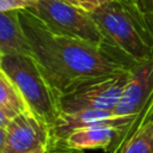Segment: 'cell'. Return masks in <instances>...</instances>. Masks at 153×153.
Wrapping results in <instances>:
<instances>
[{
  "instance_id": "obj_1",
  "label": "cell",
  "mask_w": 153,
  "mask_h": 153,
  "mask_svg": "<svg viewBox=\"0 0 153 153\" xmlns=\"http://www.w3.org/2000/svg\"><path fill=\"white\" fill-rule=\"evenodd\" d=\"M32 56L60 96L90 81L130 71L136 62L112 45L93 43L51 32L31 11L19 10Z\"/></svg>"
},
{
  "instance_id": "obj_2",
  "label": "cell",
  "mask_w": 153,
  "mask_h": 153,
  "mask_svg": "<svg viewBox=\"0 0 153 153\" xmlns=\"http://www.w3.org/2000/svg\"><path fill=\"white\" fill-rule=\"evenodd\" d=\"M104 41L139 63L153 57V36L146 16L127 0H112L91 13Z\"/></svg>"
},
{
  "instance_id": "obj_3",
  "label": "cell",
  "mask_w": 153,
  "mask_h": 153,
  "mask_svg": "<svg viewBox=\"0 0 153 153\" xmlns=\"http://www.w3.org/2000/svg\"><path fill=\"white\" fill-rule=\"evenodd\" d=\"M1 68L10 76L31 114L49 129L60 116V96L43 75L31 55L2 56Z\"/></svg>"
},
{
  "instance_id": "obj_4",
  "label": "cell",
  "mask_w": 153,
  "mask_h": 153,
  "mask_svg": "<svg viewBox=\"0 0 153 153\" xmlns=\"http://www.w3.org/2000/svg\"><path fill=\"white\" fill-rule=\"evenodd\" d=\"M27 10L56 35L93 43L105 42L91 13L62 0H37Z\"/></svg>"
},
{
  "instance_id": "obj_5",
  "label": "cell",
  "mask_w": 153,
  "mask_h": 153,
  "mask_svg": "<svg viewBox=\"0 0 153 153\" xmlns=\"http://www.w3.org/2000/svg\"><path fill=\"white\" fill-rule=\"evenodd\" d=\"M130 76V71L97 79L61 96L62 112L79 110H114Z\"/></svg>"
},
{
  "instance_id": "obj_6",
  "label": "cell",
  "mask_w": 153,
  "mask_h": 153,
  "mask_svg": "<svg viewBox=\"0 0 153 153\" xmlns=\"http://www.w3.org/2000/svg\"><path fill=\"white\" fill-rule=\"evenodd\" d=\"M152 93L153 57L136 63L130 69V76L112 111L117 116H133L136 121L145 110Z\"/></svg>"
},
{
  "instance_id": "obj_7",
  "label": "cell",
  "mask_w": 153,
  "mask_h": 153,
  "mask_svg": "<svg viewBox=\"0 0 153 153\" xmlns=\"http://www.w3.org/2000/svg\"><path fill=\"white\" fill-rule=\"evenodd\" d=\"M50 142V129L31 112L17 114L6 127L2 153H29Z\"/></svg>"
},
{
  "instance_id": "obj_8",
  "label": "cell",
  "mask_w": 153,
  "mask_h": 153,
  "mask_svg": "<svg viewBox=\"0 0 153 153\" xmlns=\"http://www.w3.org/2000/svg\"><path fill=\"white\" fill-rule=\"evenodd\" d=\"M134 121L135 117L133 116H117L111 110H79L61 112L54 126L50 128V142L47 153L75 129L97 124H111L121 128V131H123L130 127Z\"/></svg>"
},
{
  "instance_id": "obj_9",
  "label": "cell",
  "mask_w": 153,
  "mask_h": 153,
  "mask_svg": "<svg viewBox=\"0 0 153 153\" xmlns=\"http://www.w3.org/2000/svg\"><path fill=\"white\" fill-rule=\"evenodd\" d=\"M121 128L111 124H97L75 129L55 145L48 153H84L88 149H104L112 145Z\"/></svg>"
},
{
  "instance_id": "obj_10",
  "label": "cell",
  "mask_w": 153,
  "mask_h": 153,
  "mask_svg": "<svg viewBox=\"0 0 153 153\" xmlns=\"http://www.w3.org/2000/svg\"><path fill=\"white\" fill-rule=\"evenodd\" d=\"M0 53L7 55H31V47L24 32L19 10L0 12Z\"/></svg>"
},
{
  "instance_id": "obj_11",
  "label": "cell",
  "mask_w": 153,
  "mask_h": 153,
  "mask_svg": "<svg viewBox=\"0 0 153 153\" xmlns=\"http://www.w3.org/2000/svg\"><path fill=\"white\" fill-rule=\"evenodd\" d=\"M118 153H153V121L141 123Z\"/></svg>"
},
{
  "instance_id": "obj_12",
  "label": "cell",
  "mask_w": 153,
  "mask_h": 153,
  "mask_svg": "<svg viewBox=\"0 0 153 153\" xmlns=\"http://www.w3.org/2000/svg\"><path fill=\"white\" fill-rule=\"evenodd\" d=\"M0 108L13 111L16 114L30 112L14 84L0 66Z\"/></svg>"
},
{
  "instance_id": "obj_13",
  "label": "cell",
  "mask_w": 153,
  "mask_h": 153,
  "mask_svg": "<svg viewBox=\"0 0 153 153\" xmlns=\"http://www.w3.org/2000/svg\"><path fill=\"white\" fill-rule=\"evenodd\" d=\"M146 121H153V93H152V96H151V98H149V100H148L145 110L142 111V114L137 117V120L129 128H127L124 131H121V133L117 134L116 139L114 140L112 145L109 147V149L106 151V153H118L120 149H121V147L123 146V143L129 139V136L136 130V128L141 123H143Z\"/></svg>"
},
{
  "instance_id": "obj_14",
  "label": "cell",
  "mask_w": 153,
  "mask_h": 153,
  "mask_svg": "<svg viewBox=\"0 0 153 153\" xmlns=\"http://www.w3.org/2000/svg\"><path fill=\"white\" fill-rule=\"evenodd\" d=\"M74 7H78L87 13H92L96 10L100 8L102 6L106 5L108 2L112 1V0H62Z\"/></svg>"
},
{
  "instance_id": "obj_15",
  "label": "cell",
  "mask_w": 153,
  "mask_h": 153,
  "mask_svg": "<svg viewBox=\"0 0 153 153\" xmlns=\"http://www.w3.org/2000/svg\"><path fill=\"white\" fill-rule=\"evenodd\" d=\"M35 5L33 0H0V12L8 10H24Z\"/></svg>"
},
{
  "instance_id": "obj_16",
  "label": "cell",
  "mask_w": 153,
  "mask_h": 153,
  "mask_svg": "<svg viewBox=\"0 0 153 153\" xmlns=\"http://www.w3.org/2000/svg\"><path fill=\"white\" fill-rule=\"evenodd\" d=\"M145 16H153V0H127Z\"/></svg>"
},
{
  "instance_id": "obj_17",
  "label": "cell",
  "mask_w": 153,
  "mask_h": 153,
  "mask_svg": "<svg viewBox=\"0 0 153 153\" xmlns=\"http://www.w3.org/2000/svg\"><path fill=\"white\" fill-rule=\"evenodd\" d=\"M16 115L17 114L13 112V111H10V110H6L4 108H0V127L1 128H6Z\"/></svg>"
},
{
  "instance_id": "obj_18",
  "label": "cell",
  "mask_w": 153,
  "mask_h": 153,
  "mask_svg": "<svg viewBox=\"0 0 153 153\" xmlns=\"http://www.w3.org/2000/svg\"><path fill=\"white\" fill-rule=\"evenodd\" d=\"M5 140H6V128H1L0 127V153L4 152Z\"/></svg>"
},
{
  "instance_id": "obj_19",
  "label": "cell",
  "mask_w": 153,
  "mask_h": 153,
  "mask_svg": "<svg viewBox=\"0 0 153 153\" xmlns=\"http://www.w3.org/2000/svg\"><path fill=\"white\" fill-rule=\"evenodd\" d=\"M146 20H147V25L149 27V31L153 36V16H146Z\"/></svg>"
},
{
  "instance_id": "obj_20",
  "label": "cell",
  "mask_w": 153,
  "mask_h": 153,
  "mask_svg": "<svg viewBox=\"0 0 153 153\" xmlns=\"http://www.w3.org/2000/svg\"><path fill=\"white\" fill-rule=\"evenodd\" d=\"M47 147H39V148H37V149H35V151H31V152H29V153H47Z\"/></svg>"
},
{
  "instance_id": "obj_21",
  "label": "cell",
  "mask_w": 153,
  "mask_h": 153,
  "mask_svg": "<svg viewBox=\"0 0 153 153\" xmlns=\"http://www.w3.org/2000/svg\"><path fill=\"white\" fill-rule=\"evenodd\" d=\"M1 60H2V55H1V53H0V65H1Z\"/></svg>"
},
{
  "instance_id": "obj_22",
  "label": "cell",
  "mask_w": 153,
  "mask_h": 153,
  "mask_svg": "<svg viewBox=\"0 0 153 153\" xmlns=\"http://www.w3.org/2000/svg\"><path fill=\"white\" fill-rule=\"evenodd\" d=\"M33 1H35V4H36V1H37V0H33Z\"/></svg>"
}]
</instances>
